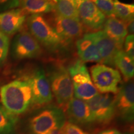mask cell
Masks as SVG:
<instances>
[{"label": "cell", "mask_w": 134, "mask_h": 134, "mask_svg": "<svg viewBox=\"0 0 134 134\" xmlns=\"http://www.w3.org/2000/svg\"><path fill=\"white\" fill-rule=\"evenodd\" d=\"M0 100L9 113L17 115L23 114L32 104V90L27 80H17L0 88Z\"/></svg>", "instance_id": "obj_1"}, {"label": "cell", "mask_w": 134, "mask_h": 134, "mask_svg": "<svg viewBox=\"0 0 134 134\" xmlns=\"http://www.w3.org/2000/svg\"><path fill=\"white\" fill-rule=\"evenodd\" d=\"M30 34L48 50L55 51L64 43L53 27L42 14H32L27 19Z\"/></svg>", "instance_id": "obj_2"}, {"label": "cell", "mask_w": 134, "mask_h": 134, "mask_svg": "<svg viewBox=\"0 0 134 134\" xmlns=\"http://www.w3.org/2000/svg\"><path fill=\"white\" fill-rule=\"evenodd\" d=\"M65 115L62 109L50 105L43 108L32 117L29 130L32 134H49L64 125Z\"/></svg>", "instance_id": "obj_3"}, {"label": "cell", "mask_w": 134, "mask_h": 134, "mask_svg": "<svg viewBox=\"0 0 134 134\" xmlns=\"http://www.w3.org/2000/svg\"><path fill=\"white\" fill-rule=\"evenodd\" d=\"M51 90L58 105L65 109L73 98V86L68 70L63 65H57L52 68L48 75Z\"/></svg>", "instance_id": "obj_4"}, {"label": "cell", "mask_w": 134, "mask_h": 134, "mask_svg": "<svg viewBox=\"0 0 134 134\" xmlns=\"http://www.w3.org/2000/svg\"><path fill=\"white\" fill-rule=\"evenodd\" d=\"M73 86L75 98L88 101L99 93L92 81L86 65L78 60L68 69Z\"/></svg>", "instance_id": "obj_5"}, {"label": "cell", "mask_w": 134, "mask_h": 134, "mask_svg": "<svg viewBox=\"0 0 134 134\" xmlns=\"http://www.w3.org/2000/svg\"><path fill=\"white\" fill-rule=\"evenodd\" d=\"M93 83L98 91L100 93L116 94L121 76L118 70L103 64H97L91 66Z\"/></svg>", "instance_id": "obj_6"}, {"label": "cell", "mask_w": 134, "mask_h": 134, "mask_svg": "<svg viewBox=\"0 0 134 134\" xmlns=\"http://www.w3.org/2000/svg\"><path fill=\"white\" fill-rule=\"evenodd\" d=\"M86 102L92 122L108 124L113 120L115 114V96L110 93L98 94Z\"/></svg>", "instance_id": "obj_7"}, {"label": "cell", "mask_w": 134, "mask_h": 134, "mask_svg": "<svg viewBox=\"0 0 134 134\" xmlns=\"http://www.w3.org/2000/svg\"><path fill=\"white\" fill-rule=\"evenodd\" d=\"M32 90V104L43 106L52 100V93L49 81L42 68H36L26 77Z\"/></svg>", "instance_id": "obj_8"}, {"label": "cell", "mask_w": 134, "mask_h": 134, "mask_svg": "<svg viewBox=\"0 0 134 134\" xmlns=\"http://www.w3.org/2000/svg\"><path fill=\"white\" fill-rule=\"evenodd\" d=\"M13 57L17 60L38 57L42 54V48L29 32L22 31L15 36L11 46Z\"/></svg>", "instance_id": "obj_9"}, {"label": "cell", "mask_w": 134, "mask_h": 134, "mask_svg": "<svg viewBox=\"0 0 134 134\" xmlns=\"http://www.w3.org/2000/svg\"><path fill=\"white\" fill-rule=\"evenodd\" d=\"M78 19L87 29L99 31L103 27L105 16L90 0H76Z\"/></svg>", "instance_id": "obj_10"}, {"label": "cell", "mask_w": 134, "mask_h": 134, "mask_svg": "<svg viewBox=\"0 0 134 134\" xmlns=\"http://www.w3.org/2000/svg\"><path fill=\"white\" fill-rule=\"evenodd\" d=\"M115 114L123 120L132 122L134 115V84L128 81L118 89L115 96Z\"/></svg>", "instance_id": "obj_11"}, {"label": "cell", "mask_w": 134, "mask_h": 134, "mask_svg": "<svg viewBox=\"0 0 134 134\" xmlns=\"http://www.w3.org/2000/svg\"><path fill=\"white\" fill-rule=\"evenodd\" d=\"M53 25V28L64 44L80 37L83 34V26L78 19L65 18L57 14Z\"/></svg>", "instance_id": "obj_12"}, {"label": "cell", "mask_w": 134, "mask_h": 134, "mask_svg": "<svg viewBox=\"0 0 134 134\" xmlns=\"http://www.w3.org/2000/svg\"><path fill=\"white\" fill-rule=\"evenodd\" d=\"M91 34L101 58V63L115 66L114 58L117 51L119 50L117 45L103 31Z\"/></svg>", "instance_id": "obj_13"}, {"label": "cell", "mask_w": 134, "mask_h": 134, "mask_svg": "<svg viewBox=\"0 0 134 134\" xmlns=\"http://www.w3.org/2000/svg\"><path fill=\"white\" fill-rule=\"evenodd\" d=\"M26 14L22 8H15L1 13L0 31L8 36L18 32L26 21Z\"/></svg>", "instance_id": "obj_14"}, {"label": "cell", "mask_w": 134, "mask_h": 134, "mask_svg": "<svg viewBox=\"0 0 134 134\" xmlns=\"http://www.w3.org/2000/svg\"><path fill=\"white\" fill-rule=\"evenodd\" d=\"M67 116L70 122L74 124H85L92 122L91 112L88 103L76 98H73L66 108Z\"/></svg>", "instance_id": "obj_15"}, {"label": "cell", "mask_w": 134, "mask_h": 134, "mask_svg": "<svg viewBox=\"0 0 134 134\" xmlns=\"http://www.w3.org/2000/svg\"><path fill=\"white\" fill-rule=\"evenodd\" d=\"M78 56L83 62L101 63V58L97 49L92 34H86L76 41Z\"/></svg>", "instance_id": "obj_16"}, {"label": "cell", "mask_w": 134, "mask_h": 134, "mask_svg": "<svg viewBox=\"0 0 134 134\" xmlns=\"http://www.w3.org/2000/svg\"><path fill=\"white\" fill-rule=\"evenodd\" d=\"M103 27V31L107 36L114 42L119 49L122 50L124 40L128 34L124 22L114 17H110L105 19Z\"/></svg>", "instance_id": "obj_17"}, {"label": "cell", "mask_w": 134, "mask_h": 134, "mask_svg": "<svg viewBox=\"0 0 134 134\" xmlns=\"http://www.w3.org/2000/svg\"><path fill=\"white\" fill-rule=\"evenodd\" d=\"M20 6L26 13L41 14L55 10V4L49 0H19Z\"/></svg>", "instance_id": "obj_18"}, {"label": "cell", "mask_w": 134, "mask_h": 134, "mask_svg": "<svg viewBox=\"0 0 134 134\" xmlns=\"http://www.w3.org/2000/svg\"><path fill=\"white\" fill-rule=\"evenodd\" d=\"M114 65L119 69L127 81L133 77L134 63L123 50L117 51L114 58Z\"/></svg>", "instance_id": "obj_19"}, {"label": "cell", "mask_w": 134, "mask_h": 134, "mask_svg": "<svg viewBox=\"0 0 134 134\" xmlns=\"http://www.w3.org/2000/svg\"><path fill=\"white\" fill-rule=\"evenodd\" d=\"M55 10L58 16L79 20L76 0H57Z\"/></svg>", "instance_id": "obj_20"}, {"label": "cell", "mask_w": 134, "mask_h": 134, "mask_svg": "<svg viewBox=\"0 0 134 134\" xmlns=\"http://www.w3.org/2000/svg\"><path fill=\"white\" fill-rule=\"evenodd\" d=\"M17 117L0 105V134H10L14 131Z\"/></svg>", "instance_id": "obj_21"}, {"label": "cell", "mask_w": 134, "mask_h": 134, "mask_svg": "<svg viewBox=\"0 0 134 134\" xmlns=\"http://www.w3.org/2000/svg\"><path fill=\"white\" fill-rule=\"evenodd\" d=\"M115 15L124 23L133 21L134 5L120 2L119 0H113Z\"/></svg>", "instance_id": "obj_22"}, {"label": "cell", "mask_w": 134, "mask_h": 134, "mask_svg": "<svg viewBox=\"0 0 134 134\" xmlns=\"http://www.w3.org/2000/svg\"><path fill=\"white\" fill-rule=\"evenodd\" d=\"M98 7L105 16L116 17L113 2L112 0H90Z\"/></svg>", "instance_id": "obj_23"}, {"label": "cell", "mask_w": 134, "mask_h": 134, "mask_svg": "<svg viewBox=\"0 0 134 134\" xmlns=\"http://www.w3.org/2000/svg\"><path fill=\"white\" fill-rule=\"evenodd\" d=\"M9 47V38L8 36L0 31V65L6 61Z\"/></svg>", "instance_id": "obj_24"}, {"label": "cell", "mask_w": 134, "mask_h": 134, "mask_svg": "<svg viewBox=\"0 0 134 134\" xmlns=\"http://www.w3.org/2000/svg\"><path fill=\"white\" fill-rule=\"evenodd\" d=\"M125 53L132 60H134V37L133 35H129L124 40Z\"/></svg>", "instance_id": "obj_25"}, {"label": "cell", "mask_w": 134, "mask_h": 134, "mask_svg": "<svg viewBox=\"0 0 134 134\" xmlns=\"http://www.w3.org/2000/svg\"><path fill=\"white\" fill-rule=\"evenodd\" d=\"M63 129L65 134H89L79 126L70 122H65Z\"/></svg>", "instance_id": "obj_26"}, {"label": "cell", "mask_w": 134, "mask_h": 134, "mask_svg": "<svg viewBox=\"0 0 134 134\" xmlns=\"http://www.w3.org/2000/svg\"><path fill=\"white\" fill-rule=\"evenodd\" d=\"M19 6V0H0V13Z\"/></svg>", "instance_id": "obj_27"}, {"label": "cell", "mask_w": 134, "mask_h": 134, "mask_svg": "<svg viewBox=\"0 0 134 134\" xmlns=\"http://www.w3.org/2000/svg\"><path fill=\"white\" fill-rule=\"evenodd\" d=\"M98 134H123V133L116 129H107V130H103V131L99 132V133Z\"/></svg>", "instance_id": "obj_28"}, {"label": "cell", "mask_w": 134, "mask_h": 134, "mask_svg": "<svg viewBox=\"0 0 134 134\" xmlns=\"http://www.w3.org/2000/svg\"><path fill=\"white\" fill-rule=\"evenodd\" d=\"M128 26L127 27V32H129V35H133V21L128 23Z\"/></svg>", "instance_id": "obj_29"}, {"label": "cell", "mask_w": 134, "mask_h": 134, "mask_svg": "<svg viewBox=\"0 0 134 134\" xmlns=\"http://www.w3.org/2000/svg\"><path fill=\"white\" fill-rule=\"evenodd\" d=\"M49 134H65V132L64 130L63 129V127H62V128L53 130V131L50 132Z\"/></svg>", "instance_id": "obj_30"}, {"label": "cell", "mask_w": 134, "mask_h": 134, "mask_svg": "<svg viewBox=\"0 0 134 134\" xmlns=\"http://www.w3.org/2000/svg\"><path fill=\"white\" fill-rule=\"evenodd\" d=\"M49 1H51V2H52L53 3H54L55 4H56L57 2V0H49Z\"/></svg>", "instance_id": "obj_31"}, {"label": "cell", "mask_w": 134, "mask_h": 134, "mask_svg": "<svg viewBox=\"0 0 134 134\" xmlns=\"http://www.w3.org/2000/svg\"><path fill=\"white\" fill-rule=\"evenodd\" d=\"M112 1H113V0H112Z\"/></svg>", "instance_id": "obj_32"}]
</instances>
